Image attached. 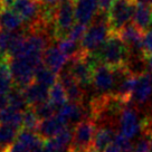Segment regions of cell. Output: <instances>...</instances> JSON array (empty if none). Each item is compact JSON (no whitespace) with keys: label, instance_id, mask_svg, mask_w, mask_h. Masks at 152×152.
<instances>
[{"label":"cell","instance_id":"obj_6","mask_svg":"<svg viewBox=\"0 0 152 152\" xmlns=\"http://www.w3.org/2000/svg\"><path fill=\"white\" fill-rule=\"evenodd\" d=\"M142 121L143 119H140L139 116L138 109L128 104L121 111L118 119L120 129L119 133L128 139L135 138L142 130Z\"/></svg>","mask_w":152,"mask_h":152},{"label":"cell","instance_id":"obj_1","mask_svg":"<svg viewBox=\"0 0 152 152\" xmlns=\"http://www.w3.org/2000/svg\"><path fill=\"white\" fill-rule=\"evenodd\" d=\"M92 55L99 64L107 65L112 68L124 67L128 62L130 50L116 34H111L106 42Z\"/></svg>","mask_w":152,"mask_h":152},{"label":"cell","instance_id":"obj_2","mask_svg":"<svg viewBox=\"0 0 152 152\" xmlns=\"http://www.w3.org/2000/svg\"><path fill=\"white\" fill-rule=\"evenodd\" d=\"M111 30L107 23V14L99 11L93 23L86 29L84 38L81 42L82 50L86 54H92L106 42L111 36Z\"/></svg>","mask_w":152,"mask_h":152},{"label":"cell","instance_id":"obj_35","mask_svg":"<svg viewBox=\"0 0 152 152\" xmlns=\"http://www.w3.org/2000/svg\"><path fill=\"white\" fill-rule=\"evenodd\" d=\"M7 152H33V151L25 143L20 142L19 140H16V142L12 144V147L10 148Z\"/></svg>","mask_w":152,"mask_h":152},{"label":"cell","instance_id":"obj_34","mask_svg":"<svg viewBox=\"0 0 152 152\" xmlns=\"http://www.w3.org/2000/svg\"><path fill=\"white\" fill-rule=\"evenodd\" d=\"M142 54L144 58L152 54V25L151 27L144 33L142 44Z\"/></svg>","mask_w":152,"mask_h":152},{"label":"cell","instance_id":"obj_17","mask_svg":"<svg viewBox=\"0 0 152 152\" xmlns=\"http://www.w3.org/2000/svg\"><path fill=\"white\" fill-rule=\"evenodd\" d=\"M65 128H67L66 124L64 123L57 115H54L53 118L40 121L36 133L43 139L44 141H47V140H50V139L55 138L56 135H58Z\"/></svg>","mask_w":152,"mask_h":152},{"label":"cell","instance_id":"obj_10","mask_svg":"<svg viewBox=\"0 0 152 152\" xmlns=\"http://www.w3.org/2000/svg\"><path fill=\"white\" fill-rule=\"evenodd\" d=\"M26 37V30H0V58H11L18 52Z\"/></svg>","mask_w":152,"mask_h":152},{"label":"cell","instance_id":"obj_7","mask_svg":"<svg viewBox=\"0 0 152 152\" xmlns=\"http://www.w3.org/2000/svg\"><path fill=\"white\" fill-rule=\"evenodd\" d=\"M116 83V71L115 68L99 64L93 68L92 86L100 95L112 94Z\"/></svg>","mask_w":152,"mask_h":152},{"label":"cell","instance_id":"obj_20","mask_svg":"<svg viewBox=\"0 0 152 152\" xmlns=\"http://www.w3.org/2000/svg\"><path fill=\"white\" fill-rule=\"evenodd\" d=\"M116 133L110 126H101L96 130V133L93 139L92 148L97 152H104L107 148L113 144L114 138Z\"/></svg>","mask_w":152,"mask_h":152},{"label":"cell","instance_id":"obj_42","mask_svg":"<svg viewBox=\"0 0 152 152\" xmlns=\"http://www.w3.org/2000/svg\"><path fill=\"white\" fill-rule=\"evenodd\" d=\"M104 152H121V151H120L119 148L116 147L115 144H111V145H110V147L107 148Z\"/></svg>","mask_w":152,"mask_h":152},{"label":"cell","instance_id":"obj_27","mask_svg":"<svg viewBox=\"0 0 152 152\" xmlns=\"http://www.w3.org/2000/svg\"><path fill=\"white\" fill-rule=\"evenodd\" d=\"M57 42H58L57 47L62 50V53L68 59H72L74 57L78 56L83 52L81 48V45H78L77 43L73 42L68 38H63V39H59Z\"/></svg>","mask_w":152,"mask_h":152},{"label":"cell","instance_id":"obj_29","mask_svg":"<svg viewBox=\"0 0 152 152\" xmlns=\"http://www.w3.org/2000/svg\"><path fill=\"white\" fill-rule=\"evenodd\" d=\"M31 109H33V111L35 112V114L37 115V118L40 121L53 118L57 113V107L54 106L49 101L45 102V103H42V104L39 105H36V106H34Z\"/></svg>","mask_w":152,"mask_h":152},{"label":"cell","instance_id":"obj_40","mask_svg":"<svg viewBox=\"0 0 152 152\" xmlns=\"http://www.w3.org/2000/svg\"><path fill=\"white\" fill-rule=\"evenodd\" d=\"M12 2H14V0H0V7H8V8H10Z\"/></svg>","mask_w":152,"mask_h":152},{"label":"cell","instance_id":"obj_28","mask_svg":"<svg viewBox=\"0 0 152 152\" xmlns=\"http://www.w3.org/2000/svg\"><path fill=\"white\" fill-rule=\"evenodd\" d=\"M8 102H9V107L20 111V112H25L27 109H29L23 90L20 88H14L8 94Z\"/></svg>","mask_w":152,"mask_h":152},{"label":"cell","instance_id":"obj_26","mask_svg":"<svg viewBox=\"0 0 152 152\" xmlns=\"http://www.w3.org/2000/svg\"><path fill=\"white\" fill-rule=\"evenodd\" d=\"M67 94L66 91L64 88V86L62 85V83L58 81L49 88V94H48V101L52 103L54 106H56L57 110L61 106L67 103Z\"/></svg>","mask_w":152,"mask_h":152},{"label":"cell","instance_id":"obj_9","mask_svg":"<svg viewBox=\"0 0 152 152\" xmlns=\"http://www.w3.org/2000/svg\"><path fill=\"white\" fill-rule=\"evenodd\" d=\"M96 130V123L91 118L80 122L73 130V142L71 149L83 150L92 148Z\"/></svg>","mask_w":152,"mask_h":152},{"label":"cell","instance_id":"obj_12","mask_svg":"<svg viewBox=\"0 0 152 152\" xmlns=\"http://www.w3.org/2000/svg\"><path fill=\"white\" fill-rule=\"evenodd\" d=\"M86 114H90V112H86L82 103L67 102L57 110L56 115L67 126H69V124H74L76 126L83 120L88 119Z\"/></svg>","mask_w":152,"mask_h":152},{"label":"cell","instance_id":"obj_16","mask_svg":"<svg viewBox=\"0 0 152 152\" xmlns=\"http://www.w3.org/2000/svg\"><path fill=\"white\" fill-rule=\"evenodd\" d=\"M67 61H68V58L63 54L59 48L57 47V45L49 46L44 53V65L56 74H59L66 67L67 63H68Z\"/></svg>","mask_w":152,"mask_h":152},{"label":"cell","instance_id":"obj_11","mask_svg":"<svg viewBox=\"0 0 152 152\" xmlns=\"http://www.w3.org/2000/svg\"><path fill=\"white\" fill-rule=\"evenodd\" d=\"M75 19L77 24L90 26L100 11L99 0H74Z\"/></svg>","mask_w":152,"mask_h":152},{"label":"cell","instance_id":"obj_31","mask_svg":"<svg viewBox=\"0 0 152 152\" xmlns=\"http://www.w3.org/2000/svg\"><path fill=\"white\" fill-rule=\"evenodd\" d=\"M152 149V137L141 133L137 143L133 145V152H150Z\"/></svg>","mask_w":152,"mask_h":152},{"label":"cell","instance_id":"obj_25","mask_svg":"<svg viewBox=\"0 0 152 152\" xmlns=\"http://www.w3.org/2000/svg\"><path fill=\"white\" fill-rule=\"evenodd\" d=\"M35 82L39 83L42 85L46 86L50 88L53 85H55L58 82V74L50 71L48 67H46L44 64L37 68L36 74H35Z\"/></svg>","mask_w":152,"mask_h":152},{"label":"cell","instance_id":"obj_21","mask_svg":"<svg viewBox=\"0 0 152 152\" xmlns=\"http://www.w3.org/2000/svg\"><path fill=\"white\" fill-rule=\"evenodd\" d=\"M132 21L135 27L145 33L152 25V8L143 5H137Z\"/></svg>","mask_w":152,"mask_h":152},{"label":"cell","instance_id":"obj_4","mask_svg":"<svg viewBox=\"0 0 152 152\" xmlns=\"http://www.w3.org/2000/svg\"><path fill=\"white\" fill-rule=\"evenodd\" d=\"M137 4L134 0H115L109 12H107V23L112 34H118L133 19L134 10Z\"/></svg>","mask_w":152,"mask_h":152},{"label":"cell","instance_id":"obj_39","mask_svg":"<svg viewBox=\"0 0 152 152\" xmlns=\"http://www.w3.org/2000/svg\"><path fill=\"white\" fill-rule=\"evenodd\" d=\"M134 2L137 5H143L152 8V0H134Z\"/></svg>","mask_w":152,"mask_h":152},{"label":"cell","instance_id":"obj_14","mask_svg":"<svg viewBox=\"0 0 152 152\" xmlns=\"http://www.w3.org/2000/svg\"><path fill=\"white\" fill-rule=\"evenodd\" d=\"M118 35L122 39V42L126 45L130 53L142 54V44L144 33L141 31L138 27H135L133 24H130L126 27H124Z\"/></svg>","mask_w":152,"mask_h":152},{"label":"cell","instance_id":"obj_36","mask_svg":"<svg viewBox=\"0 0 152 152\" xmlns=\"http://www.w3.org/2000/svg\"><path fill=\"white\" fill-rule=\"evenodd\" d=\"M115 0H99V6H100V11L103 12H109L111 6Z\"/></svg>","mask_w":152,"mask_h":152},{"label":"cell","instance_id":"obj_30","mask_svg":"<svg viewBox=\"0 0 152 152\" xmlns=\"http://www.w3.org/2000/svg\"><path fill=\"white\" fill-rule=\"evenodd\" d=\"M40 123V120L37 118L31 107L27 109L24 112V118H23V128L24 130L36 132L38 129V125Z\"/></svg>","mask_w":152,"mask_h":152},{"label":"cell","instance_id":"obj_33","mask_svg":"<svg viewBox=\"0 0 152 152\" xmlns=\"http://www.w3.org/2000/svg\"><path fill=\"white\" fill-rule=\"evenodd\" d=\"M113 144L119 148L121 152H133V144L130 142V139L125 138L121 133H116Z\"/></svg>","mask_w":152,"mask_h":152},{"label":"cell","instance_id":"obj_37","mask_svg":"<svg viewBox=\"0 0 152 152\" xmlns=\"http://www.w3.org/2000/svg\"><path fill=\"white\" fill-rule=\"evenodd\" d=\"M62 1H64V0H40V2L43 4V6L47 7V8H55Z\"/></svg>","mask_w":152,"mask_h":152},{"label":"cell","instance_id":"obj_3","mask_svg":"<svg viewBox=\"0 0 152 152\" xmlns=\"http://www.w3.org/2000/svg\"><path fill=\"white\" fill-rule=\"evenodd\" d=\"M9 64L15 86L24 90L35 82L36 71L44 63L43 59L31 57H14L9 59Z\"/></svg>","mask_w":152,"mask_h":152},{"label":"cell","instance_id":"obj_24","mask_svg":"<svg viewBox=\"0 0 152 152\" xmlns=\"http://www.w3.org/2000/svg\"><path fill=\"white\" fill-rule=\"evenodd\" d=\"M23 118H24V112H20L8 106L7 109L0 112V124H6L20 129L23 128Z\"/></svg>","mask_w":152,"mask_h":152},{"label":"cell","instance_id":"obj_22","mask_svg":"<svg viewBox=\"0 0 152 152\" xmlns=\"http://www.w3.org/2000/svg\"><path fill=\"white\" fill-rule=\"evenodd\" d=\"M14 86L9 58H0V94H9Z\"/></svg>","mask_w":152,"mask_h":152},{"label":"cell","instance_id":"obj_18","mask_svg":"<svg viewBox=\"0 0 152 152\" xmlns=\"http://www.w3.org/2000/svg\"><path fill=\"white\" fill-rule=\"evenodd\" d=\"M23 93H24V96L29 107H34L36 105L47 102L49 88L39 84V83L34 82L29 86H27L26 88L23 90Z\"/></svg>","mask_w":152,"mask_h":152},{"label":"cell","instance_id":"obj_43","mask_svg":"<svg viewBox=\"0 0 152 152\" xmlns=\"http://www.w3.org/2000/svg\"><path fill=\"white\" fill-rule=\"evenodd\" d=\"M150 152H152V149H151V151H150Z\"/></svg>","mask_w":152,"mask_h":152},{"label":"cell","instance_id":"obj_15","mask_svg":"<svg viewBox=\"0 0 152 152\" xmlns=\"http://www.w3.org/2000/svg\"><path fill=\"white\" fill-rule=\"evenodd\" d=\"M152 97V72L139 76L135 88L133 91L131 102L137 105L145 104Z\"/></svg>","mask_w":152,"mask_h":152},{"label":"cell","instance_id":"obj_5","mask_svg":"<svg viewBox=\"0 0 152 152\" xmlns=\"http://www.w3.org/2000/svg\"><path fill=\"white\" fill-rule=\"evenodd\" d=\"M76 24L74 0H64L54 10V37L57 40L66 38L67 34Z\"/></svg>","mask_w":152,"mask_h":152},{"label":"cell","instance_id":"obj_32","mask_svg":"<svg viewBox=\"0 0 152 152\" xmlns=\"http://www.w3.org/2000/svg\"><path fill=\"white\" fill-rule=\"evenodd\" d=\"M86 26L84 25H81V24H77L76 23L74 26H73V28L69 30V33L67 34L66 38L68 39H71L73 42H75V43H81L82 40H83V38H84V35L86 33Z\"/></svg>","mask_w":152,"mask_h":152},{"label":"cell","instance_id":"obj_8","mask_svg":"<svg viewBox=\"0 0 152 152\" xmlns=\"http://www.w3.org/2000/svg\"><path fill=\"white\" fill-rule=\"evenodd\" d=\"M10 8L30 26L42 19L44 6L40 0H14Z\"/></svg>","mask_w":152,"mask_h":152},{"label":"cell","instance_id":"obj_19","mask_svg":"<svg viewBox=\"0 0 152 152\" xmlns=\"http://www.w3.org/2000/svg\"><path fill=\"white\" fill-rule=\"evenodd\" d=\"M24 25L25 21L11 8L0 7V30L20 31Z\"/></svg>","mask_w":152,"mask_h":152},{"label":"cell","instance_id":"obj_38","mask_svg":"<svg viewBox=\"0 0 152 152\" xmlns=\"http://www.w3.org/2000/svg\"><path fill=\"white\" fill-rule=\"evenodd\" d=\"M9 106L8 102V94H0V112Z\"/></svg>","mask_w":152,"mask_h":152},{"label":"cell","instance_id":"obj_23","mask_svg":"<svg viewBox=\"0 0 152 152\" xmlns=\"http://www.w3.org/2000/svg\"><path fill=\"white\" fill-rule=\"evenodd\" d=\"M19 134V129L0 124V152H7L16 142Z\"/></svg>","mask_w":152,"mask_h":152},{"label":"cell","instance_id":"obj_13","mask_svg":"<svg viewBox=\"0 0 152 152\" xmlns=\"http://www.w3.org/2000/svg\"><path fill=\"white\" fill-rule=\"evenodd\" d=\"M58 81L62 83V85L66 91L68 102L83 103L84 97H85V90L76 82V80L72 76L68 69L64 68L58 74Z\"/></svg>","mask_w":152,"mask_h":152},{"label":"cell","instance_id":"obj_41","mask_svg":"<svg viewBox=\"0 0 152 152\" xmlns=\"http://www.w3.org/2000/svg\"><path fill=\"white\" fill-rule=\"evenodd\" d=\"M68 152H97L95 151L93 148H88V149H83V150H77V149H69Z\"/></svg>","mask_w":152,"mask_h":152}]
</instances>
